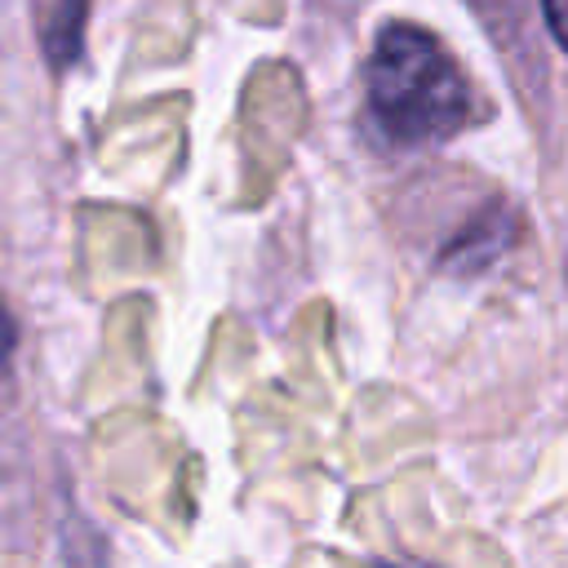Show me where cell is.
<instances>
[{"label": "cell", "mask_w": 568, "mask_h": 568, "mask_svg": "<svg viewBox=\"0 0 568 568\" xmlns=\"http://www.w3.org/2000/svg\"><path fill=\"white\" fill-rule=\"evenodd\" d=\"M368 115L390 146H435L448 142L470 120V89L453 53L413 22L382 27L368 71Z\"/></svg>", "instance_id": "6da1fadb"}, {"label": "cell", "mask_w": 568, "mask_h": 568, "mask_svg": "<svg viewBox=\"0 0 568 568\" xmlns=\"http://www.w3.org/2000/svg\"><path fill=\"white\" fill-rule=\"evenodd\" d=\"M515 240V213L506 204H484L444 248H439V271L448 275H479L488 271Z\"/></svg>", "instance_id": "7a4b0ae2"}, {"label": "cell", "mask_w": 568, "mask_h": 568, "mask_svg": "<svg viewBox=\"0 0 568 568\" xmlns=\"http://www.w3.org/2000/svg\"><path fill=\"white\" fill-rule=\"evenodd\" d=\"M84 4H89V0H62L58 13H53V22L44 27V53H49V62H53L58 71L71 67V62L80 58V40H84Z\"/></svg>", "instance_id": "3957f363"}, {"label": "cell", "mask_w": 568, "mask_h": 568, "mask_svg": "<svg viewBox=\"0 0 568 568\" xmlns=\"http://www.w3.org/2000/svg\"><path fill=\"white\" fill-rule=\"evenodd\" d=\"M541 9H546V27H550V36L568 49V0H541Z\"/></svg>", "instance_id": "277c9868"}]
</instances>
